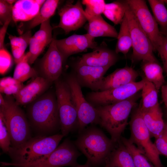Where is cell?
Returning <instances> with one entry per match:
<instances>
[{
	"mask_svg": "<svg viewBox=\"0 0 167 167\" xmlns=\"http://www.w3.org/2000/svg\"><path fill=\"white\" fill-rule=\"evenodd\" d=\"M79 133L74 143L86 157V163L90 167L105 165L116 143L95 127L85 129Z\"/></svg>",
	"mask_w": 167,
	"mask_h": 167,
	"instance_id": "obj_1",
	"label": "cell"
},
{
	"mask_svg": "<svg viewBox=\"0 0 167 167\" xmlns=\"http://www.w3.org/2000/svg\"><path fill=\"white\" fill-rule=\"evenodd\" d=\"M137 93L121 101L95 107L99 117V124L109 133L115 143L119 141L128 124L132 110L137 105Z\"/></svg>",
	"mask_w": 167,
	"mask_h": 167,
	"instance_id": "obj_2",
	"label": "cell"
},
{
	"mask_svg": "<svg viewBox=\"0 0 167 167\" xmlns=\"http://www.w3.org/2000/svg\"><path fill=\"white\" fill-rule=\"evenodd\" d=\"M29 104L28 115L35 129L42 132L51 133L60 128L57 99L53 94L41 95Z\"/></svg>",
	"mask_w": 167,
	"mask_h": 167,
	"instance_id": "obj_3",
	"label": "cell"
},
{
	"mask_svg": "<svg viewBox=\"0 0 167 167\" xmlns=\"http://www.w3.org/2000/svg\"><path fill=\"white\" fill-rule=\"evenodd\" d=\"M63 137L62 134L39 136L31 138L17 148L11 147L8 154L11 163L26 164L42 159L58 147Z\"/></svg>",
	"mask_w": 167,
	"mask_h": 167,
	"instance_id": "obj_4",
	"label": "cell"
},
{
	"mask_svg": "<svg viewBox=\"0 0 167 167\" xmlns=\"http://www.w3.org/2000/svg\"><path fill=\"white\" fill-rule=\"evenodd\" d=\"M0 105L1 115L10 134L11 147L17 148L32 137L29 124L23 111L10 95H6Z\"/></svg>",
	"mask_w": 167,
	"mask_h": 167,
	"instance_id": "obj_5",
	"label": "cell"
},
{
	"mask_svg": "<svg viewBox=\"0 0 167 167\" xmlns=\"http://www.w3.org/2000/svg\"><path fill=\"white\" fill-rule=\"evenodd\" d=\"M130 140L155 167H164L160 154L151 141L150 132L143 121L140 105L133 112L130 122Z\"/></svg>",
	"mask_w": 167,
	"mask_h": 167,
	"instance_id": "obj_6",
	"label": "cell"
},
{
	"mask_svg": "<svg viewBox=\"0 0 167 167\" xmlns=\"http://www.w3.org/2000/svg\"><path fill=\"white\" fill-rule=\"evenodd\" d=\"M80 153L74 143L66 139L50 154L36 161L26 164L2 161L1 164L3 166L14 167H74L79 165L77 160Z\"/></svg>",
	"mask_w": 167,
	"mask_h": 167,
	"instance_id": "obj_7",
	"label": "cell"
},
{
	"mask_svg": "<svg viewBox=\"0 0 167 167\" xmlns=\"http://www.w3.org/2000/svg\"><path fill=\"white\" fill-rule=\"evenodd\" d=\"M55 86L61 134L65 136L78 125L77 112L66 83L58 79Z\"/></svg>",
	"mask_w": 167,
	"mask_h": 167,
	"instance_id": "obj_8",
	"label": "cell"
},
{
	"mask_svg": "<svg viewBox=\"0 0 167 167\" xmlns=\"http://www.w3.org/2000/svg\"><path fill=\"white\" fill-rule=\"evenodd\" d=\"M125 15L127 19L131 38L133 60L158 63L153 54V47L150 40L141 27L127 3Z\"/></svg>",
	"mask_w": 167,
	"mask_h": 167,
	"instance_id": "obj_9",
	"label": "cell"
},
{
	"mask_svg": "<svg viewBox=\"0 0 167 167\" xmlns=\"http://www.w3.org/2000/svg\"><path fill=\"white\" fill-rule=\"evenodd\" d=\"M70 90L78 116V127L79 133L90 124H98L99 117L96 108L86 100L81 85L76 76H69L66 82Z\"/></svg>",
	"mask_w": 167,
	"mask_h": 167,
	"instance_id": "obj_10",
	"label": "cell"
},
{
	"mask_svg": "<svg viewBox=\"0 0 167 167\" xmlns=\"http://www.w3.org/2000/svg\"><path fill=\"white\" fill-rule=\"evenodd\" d=\"M146 81L144 77L139 81L132 82L118 88L103 91H93L88 94L87 99L96 107L123 101L142 90Z\"/></svg>",
	"mask_w": 167,
	"mask_h": 167,
	"instance_id": "obj_11",
	"label": "cell"
},
{
	"mask_svg": "<svg viewBox=\"0 0 167 167\" xmlns=\"http://www.w3.org/2000/svg\"><path fill=\"white\" fill-rule=\"evenodd\" d=\"M126 1L141 27L150 40L154 51H156L160 44L162 35L146 2L143 0H126Z\"/></svg>",
	"mask_w": 167,
	"mask_h": 167,
	"instance_id": "obj_12",
	"label": "cell"
},
{
	"mask_svg": "<svg viewBox=\"0 0 167 167\" xmlns=\"http://www.w3.org/2000/svg\"><path fill=\"white\" fill-rule=\"evenodd\" d=\"M73 2L67 1L59 9L60 21L54 28H60L67 34L80 28L87 21L81 1L78 0L75 4Z\"/></svg>",
	"mask_w": 167,
	"mask_h": 167,
	"instance_id": "obj_13",
	"label": "cell"
},
{
	"mask_svg": "<svg viewBox=\"0 0 167 167\" xmlns=\"http://www.w3.org/2000/svg\"><path fill=\"white\" fill-rule=\"evenodd\" d=\"M53 39L48 49L38 63L39 70L43 77L50 83L58 79L62 69L63 59Z\"/></svg>",
	"mask_w": 167,
	"mask_h": 167,
	"instance_id": "obj_14",
	"label": "cell"
},
{
	"mask_svg": "<svg viewBox=\"0 0 167 167\" xmlns=\"http://www.w3.org/2000/svg\"><path fill=\"white\" fill-rule=\"evenodd\" d=\"M95 38L87 33L83 35L74 34L55 42L61 54L63 62L70 56L85 51L88 49H94L97 45Z\"/></svg>",
	"mask_w": 167,
	"mask_h": 167,
	"instance_id": "obj_15",
	"label": "cell"
},
{
	"mask_svg": "<svg viewBox=\"0 0 167 167\" xmlns=\"http://www.w3.org/2000/svg\"><path fill=\"white\" fill-rule=\"evenodd\" d=\"M50 24V19L41 24L39 29L31 38L29 51L25 54L29 64L33 63L45 48L53 39L54 29Z\"/></svg>",
	"mask_w": 167,
	"mask_h": 167,
	"instance_id": "obj_16",
	"label": "cell"
},
{
	"mask_svg": "<svg viewBox=\"0 0 167 167\" xmlns=\"http://www.w3.org/2000/svg\"><path fill=\"white\" fill-rule=\"evenodd\" d=\"M118 59V54L109 48L103 42L92 52L83 54L78 63L96 67H109L113 65Z\"/></svg>",
	"mask_w": 167,
	"mask_h": 167,
	"instance_id": "obj_17",
	"label": "cell"
},
{
	"mask_svg": "<svg viewBox=\"0 0 167 167\" xmlns=\"http://www.w3.org/2000/svg\"><path fill=\"white\" fill-rule=\"evenodd\" d=\"M109 67H96L77 63L75 67L76 77L80 85L94 92L100 90L104 76Z\"/></svg>",
	"mask_w": 167,
	"mask_h": 167,
	"instance_id": "obj_18",
	"label": "cell"
},
{
	"mask_svg": "<svg viewBox=\"0 0 167 167\" xmlns=\"http://www.w3.org/2000/svg\"><path fill=\"white\" fill-rule=\"evenodd\" d=\"M139 76L138 73L131 67L117 69L104 77L99 90L105 91L135 82Z\"/></svg>",
	"mask_w": 167,
	"mask_h": 167,
	"instance_id": "obj_19",
	"label": "cell"
},
{
	"mask_svg": "<svg viewBox=\"0 0 167 167\" xmlns=\"http://www.w3.org/2000/svg\"><path fill=\"white\" fill-rule=\"evenodd\" d=\"M50 83L42 77H36L14 95L16 102L19 105L30 104L41 96Z\"/></svg>",
	"mask_w": 167,
	"mask_h": 167,
	"instance_id": "obj_20",
	"label": "cell"
},
{
	"mask_svg": "<svg viewBox=\"0 0 167 167\" xmlns=\"http://www.w3.org/2000/svg\"><path fill=\"white\" fill-rule=\"evenodd\" d=\"M45 1H17L13 6V20L16 23L31 20L38 14Z\"/></svg>",
	"mask_w": 167,
	"mask_h": 167,
	"instance_id": "obj_21",
	"label": "cell"
},
{
	"mask_svg": "<svg viewBox=\"0 0 167 167\" xmlns=\"http://www.w3.org/2000/svg\"><path fill=\"white\" fill-rule=\"evenodd\" d=\"M140 109L143 121L151 137L157 138L162 133L166 126L159 104L148 109Z\"/></svg>",
	"mask_w": 167,
	"mask_h": 167,
	"instance_id": "obj_22",
	"label": "cell"
},
{
	"mask_svg": "<svg viewBox=\"0 0 167 167\" xmlns=\"http://www.w3.org/2000/svg\"><path fill=\"white\" fill-rule=\"evenodd\" d=\"M88 25L87 33L91 36L110 37L117 38L118 33L114 27L107 23L101 15L87 18Z\"/></svg>",
	"mask_w": 167,
	"mask_h": 167,
	"instance_id": "obj_23",
	"label": "cell"
},
{
	"mask_svg": "<svg viewBox=\"0 0 167 167\" xmlns=\"http://www.w3.org/2000/svg\"><path fill=\"white\" fill-rule=\"evenodd\" d=\"M105 165L108 167H135L131 155L120 140L116 143Z\"/></svg>",
	"mask_w": 167,
	"mask_h": 167,
	"instance_id": "obj_24",
	"label": "cell"
},
{
	"mask_svg": "<svg viewBox=\"0 0 167 167\" xmlns=\"http://www.w3.org/2000/svg\"><path fill=\"white\" fill-rule=\"evenodd\" d=\"M59 2L58 0H45L38 14L24 25L26 31L49 19L54 14Z\"/></svg>",
	"mask_w": 167,
	"mask_h": 167,
	"instance_id": "obj_25",
	"label": "cell"
},
{
	"mask_svg": "<svg viewBox=\"0 0 167 167\" xmlns=\"http://www.w3.org/2000/svg\"><path fill=\"white\" fill-rule=\"evenodd\" d=\"M32 36L30 30L26 31L19 36L9 35L12 54L16 64L23 58Z\"/></svg>",
	"mask_w": 167,
	"mask_h": 167,
	"instance_id": "obj_26",
	"label": "cell"
},
{
	"mask_svg": "<svg viewBox=\"0 0 167 167\" xmlns=\"http://www.w3.org/2000/svg\"><path fill=\"white\" fill-rule=\"evenodd\" d=\"M141 67L146 79L152 83L158 91L165 82L163 68L158 62L146 61H143Z\"/></svg>",
	"mask_w": 167,
	"mask_h": 167,
	"instance_id": "obj_27",
	"label": "cell"
},
{
	"mask_svg": "<svg viewBox=\"0 0 167 167\" xmlns=\"http://www.w3.org/2000/svg\"><path fill=\"white\" fill-rule=\"evenodd\" d=\"M120 24L115 51L117 54L121 53L126 55L132 47V43L127 19L125 14Z\"/></svg>",
	"mask_w": 167,
	"mask_h": 167,
	"instance_id": "obj_28",
	"label": "cell"
},
{
	"mask_svg": "<svg viewBox=\"0 0 167 167\" xmlns=\"http://www.w3.org/2000/svg\"><path fill=\"white\" fill-rule=\"evenodd\" d=\"M126 5L125 0L106 3L103 14L114 24H120L125 15Z\"/></svg>",
	"mask_w": 167,
	"mask_h": 167,
	"instance_id": "obj_29",
	"label": "cell"
},
{
	"mask_svg": "<svg viewBox=\"0 0 167 167\" xmlns=\"http://www.w3.org/2000/svg\"><path fill=\"white\" fill-rule=\"evenodd\" d=\"M157 92L154 85L146 79L142 89V101L139 104L142 110L150 109L159 104Z\"/></svg>",
	"mask_w": 167,
	"mask_h": 167,
	"instance_id": "obj_30",
	"label": "cell"
},
{
	"mask_svg": "<svg viewBox=\"0 0 167 167\" xmlns=\"http://www.w3.org/2000/svg\"><path fill=\"white\" fill-rule=\"evenodd\" d=\"M120 140L131 155L135 167H155L129 139L121 137Z\"/></svg>",
	"mask_w": 167,
	"mask_h": 167,
	"instance_id": "obj_31",
	"label": "cell"
},
{
	"mask_svg": "<svg viewBox=\"0 0 167 167\" xmlns=\"http://www.w3.org/2000/svg\"><path fill=\"white\" fill-rule=\"evenodd\" d=\"M154 18L161 27V30L167 28V9L165 3L167 1L163 0H148Z\"/></svg>",
	"mask_w": 167,
	"mask_h": 167,
	"instance_id": "obj_32",
	"label": "cell"
},
{
	"mask_svg": "<svg viewBox=\"0 0 167 167\" xmlns=\"http://www.w3.org/2000/svg\"><path fill=\"white\" fill-rule=\"evenodd\" d=\"M37 74L36 71L31 67L28 62L25 54L22 60L16 64L13 77L22 83L30 78L36 76Z\"/></svg>",
	"mask_w": 167,
	"mask_h": 167,
	"instance_id": "obj_33",
	"label": "cell"
},
{
	"mask_svg": "<svg viewBox=\"0 0 167 167\" xmlns=\"http://www.w3.org/2000/svg\"><path fill=\"white\" fill-rule=\"evenodd\" d=\"M81 2L85 6L84 11L87 18L101 15L106 4L104 0H83Z\"/></svg>",
	"mask_w": 167,
	"mask_h": 167,
	"instance_id": "obj_34",
	"label": "cell"
},
{
	"mask_svg": "<svg viewBox=\"0 0 167 167\" xmlns=\"http://www.w3.org/2000/svg\"><path fill=\"white\" fill-rule=\"evenodd\" d=\"M24 86L22 83L15 79L13 77H5L0 80L1 93L6 95L16 94Z\"/></svg>",
	"mask_w": 167,
	"mask_h": 167,
	"instance_id": "obj_35",
	"label": "cell"
},
{
	"mask_svg": "<svg viewBox=\"0 0 167 167\" xmlns=\"http://www.w3.org/2000/svg\"><path fill=\"white\" fill-rule=\"evenodd\" d=\"M11 139L7 127L0 115V146L5 153H8L11 147Z\"/></svg>",
	"mask_w": 167,
	"mask_h": 167,
	"instance_id": "obj_36",
	"label": "cell"
},
{
	"mask_svg": "<svg viewBox=\"0 0 167 167\" xmlns=\"http://www.w3.org/2000/svg\"><path fill=\"white\" fill-rule=\"evenodd\" d=\"M13 6L6 0H0V22L1 24L3 25L8 19L13 20Z\"/></svg>",
	"mask_w": 167,
	"mask_h": 167,
	"instance_id": "obj_37",
	"label": "cell"
},
{
	"mask_svg": "<svg viewBox=\"0 0 167 167\" xmlns=\"http://www.w3.org/2000/svg\"><path fill=\"white\" fill-rule=\"evenodd\" d=\"M12 58L9 52L4 48L0 49V73L5 74L11 67Z\"/></svg>",
	"mask_w": 167,
	"mask_h": 167,
	"instance_id": "obj_38",
	"label": "cell"
},
{
	"mask_svg": "<svg viewBox=\"0 0 167 167\" xmlns=\"http://www.w3.org/2000/svg\"><path fill=\"white\" fill-rule=\"evenodd\" d=\"M155 139L154 144L159 153L167 157V131L165 127L162 133Z\"/></svg>",
	"mask_w": 167,
	"mask_h": 167,
	"instance_id": "obj_39",
	"label": "cell"
},
{
	"mask_svg": "<svg viewBox=\"0 0 167 167\" xmlns=\"http://www.w3.org/2000/svg\"><path fill=\"white\" fill-rule=\"evenodd\" d=\"M156 51L160 56L163 64V70L167 75V38L162 35L160 44Z\"/></svg>",
	"mask_w": 167,
	"mask_h": 167,
	"instance_id": "obj_40",
	"label": "cell"
},
{
	"mask_svg": "<svg viewBox=\"0 0 167 167\" xmlns=\"http://www.w3.org/2000/svg\"><path fill=\"white\" fill-rule=\"evenodd\" d=\"M12 19L7 20L3 24L0 29V49L4 48V41L8 27Z\"/></svg>",
	"mask_w": 167,
	"mask_h": 167,
	"instance_id": "obj_41",
	"label": "cell"
},
{
	"mask_svg": "<svg viewBox=\"0 0 167 167\" xmlns=\"http://www.w3.org/2000/svg\"><path fill=\"white\" fill-rule=\"evenodd\" d=\"M161 88L162 100L167 111V84L163 85Z\"/></svg>",
	"mask_w": 167,
	"mask_h": 167,
	"instance_id": "obj_42",
	"label": "cell"
},
{
	"mask_svg": "<svg viewBox=\"0 0 167 167\" xmlns=\"http://www.w3.org/2000/svg\"><path fill=\"white\" fill-rule=\"evenodd\" d=\"M160 32V33L162 35L167 38V28L163 30L161 29Z\"/></svg>",
	"mask_w": 167,
	"mask_h": 167,
	"instance_id": "obj_43",
	"label": "cell"
},
{
	"mask_svg": "<svg viewBox=\"0 0 167 167\" xmlns=\"http://www.w3.org/2000/svg\"><path fill=\"white\" fill-rule=\"evenodd\" d=\"M74 167H90L88 164L86 162L84 165H79Z\"/></svg>",
	"mask_w": 167,
	"mask_h": 167,
	"instance_id": "obj_44",
	"label": "cell"
},
{
	"mask_svg": "<svg viewBox=\"0 0 167 167\" xmlns=\"http://www.w3.org/2000/svg\"><path fill=\"white\" fill-rule=\"evenodd\" d=\"M6 1L8 3H10V4H12L14 2H15L16 1V0H6Z\"/></svg>",
	"mask_w": 167,
	"mask_h": 167,
	"instance_id": "obj_45",
	"label": "cell"
},
{
	"mask_svg": "<svg viewBox=\"0 0 167 167\" xmlns=\"http://www.w3.org/2000/svg\"><path fill=\"white\" fill-rule=\"evenodd\" d=\"M165 128H166V130L167 131V125L166 126Z\"/></svg>",
	"mask_w": 167,
	"mask_h": 167,
	"instance_id": "obj_46",
	"label": "cell"
},
{
	"mask_svg": "<svg viewBox=\"0 0 167 167\" xmlns=\"http://www.w3.org/2000/svg\"><path fill=\"white\" fill-rule=\"evenodd\" d=\"M105 167H108V166L107 165H105Z\"/></svg>",
	"mask_w": 167,
	"mask_h": 167,
	"instance_id": "obj_47",
	"label": "cell"
},
{
	"mask_svg": "<svg viewBox=\"0 0 167 167\" xmlns=\"http://www.w3.org/2000/svg\"><path fill=\"white\" fill-rule=\"evenodd\" d=\"M2 167H5V166H2Z\"/></svg>",
	"mask_w": 167,
	"mask_h": 167,
	"instance_id": "obj_48",
	"label": "cell"
}]
</instances>
